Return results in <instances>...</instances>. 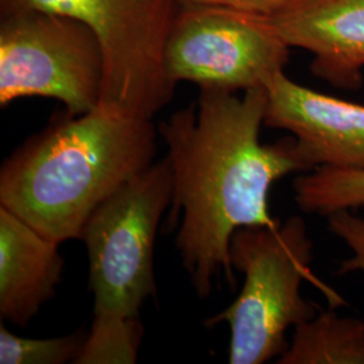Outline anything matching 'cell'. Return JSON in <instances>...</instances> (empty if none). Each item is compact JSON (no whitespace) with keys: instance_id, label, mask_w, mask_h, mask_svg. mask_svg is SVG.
Masks as SVG:
<instances>
[{"instance_id":"1","label":"cell","mask_w":364,"mask_h":364,"mask_svg":"<svg viewBox=\"0 0 364 364\" xmlns=\"http://www.w3.org/2000/svg\"><path fill=\"white\" fill-rule=\"evenodd\" d=\"M266 90L236 92L200 90L197 103L159 124L168 146L174 191L169 231L181 224L177 248L196 293L212 296L224 277L234 287L230 243L243 227H275L269 193L290 173L308 170L296 138L260 142Z\"/></svg>"},{"instance_id":"2","label":"cell","mask_w":364,"mask_h":364,"mask_svg":"<svg viewBox=\"0 0 364 364\" xmlns=\"http://www.w3.org/2000/svg\"><path fill=\"white\" fill-rule=\"evenodd\" d=\"M156 138L153 120L100 105L61 114L3 162L0 207L57 243L81 239L93 210L154 164Z\"/></svg>"},{"instance_id":"3","label":"cell","mask_w":364,"mask_h":364,"mask_svg":"<svg viewBox=\"0 0 364 364\" xmlns=\"http://www.w3.org/2000/svg\"><path fill=\"white\" fill-rule=\"evenodd\" d=\"M312 259V239L299 216L275 227L235 231L230 260L245 275V284L224 312L205 321L209 328L228 323L230 363L262 364L279 358L289 347L287 329L317 314L316 305L301 294Z\"/></svg>"},{"instance_id":"4","label":"cell","mask_w":364,"mask_h":364,"mask_svg":"<svg viewBox=\"0 0 364 364\" xmlns=\"http://www.w3.org/2000/svg\"><path fill=\"white\" fill-rule=\"evenodd\" d=\"M180 6V0H0L1 13L37 9L90 27L105 60L99 105L147 120L173 99L165 48Z\"/></svg>"},{"instance_id":"5","label":"cell","mask_w":364,"mask_h":364,"mask_svg":"<svg viewBox=\"0 0 364 364\" xmlns=\"http://www.w3.org/2000/svg\"><path fill=\"white\" fill-rule=\"evenodd\" d=\"M173 191L165 156L122 185L85 223L80 240L88 251L93 316L139 317L144 301L156 297V231Z\"/></svg>"},{"instance_id":"6","label":"cell","mask_w":364,"mask_h":364,"mask_svg":"<svg viewBox=\"0 0 364 364\" xmlns=\"http://www.w3.org/2000/svg\"><path fill=\"white\" fill-rule=\"evenodd\" d=\"M0 14L1 107L33 96L61 102L70 115L99 105L105 60L90 27L37 9Z\"/></svg>"},{"instance_id":"7","label":"cell","mask_w":364,"mask_h":364,"mask_svg":"<svg viewBox=\"0 0 364 364\" xmlns=\"http://www.w3.org/2000/svg\"><path fill=\"white\" fill-rule=\"evenodd\" d=\"M290 48L266 15L181 3L165 48L170 78L200 90H266L285 72Z\"/></svg>"},{"instance_id":"8","label":"cell","mask_w":364,"mask_h":364,"mask_svg":"<svg viewBox=\"0 0 364 364\" xmlns=\"http://www.w3.org/2000/svg\"><path fill=\"white\" fill-rule=\"evenodd\" d=\"M266 97L264 126L290 132L308 169L364 170V105L309 90L285 72Z\"/></svg>"},{"instance_id":"9","label":"cell","mask_w":364,"mask_h":364,"mask_svg":"<svg viewBox=\"0 0 364 364\" xmlns=\"http://www.w3.org/2000/svg\"><path fill=\"white\" fill-rule=\"evenodd\" d=\"M289 48L313 55L317 77L358 90L364 69V0H293L266 15Z\"/></svg>"},{"instance_id":"10","label":"cell","mask_w":364,"mask_h":364,"mask_svg":"<svg viewBox=\"0 0 364 364\" xmlns=\"http://www.w3.org/2000/svg\"><path fill=\"white\" fill-rule=\"evenodd\" d=\"M60 243L0 207V317L28 326L63 281Z\"/></svg>"},{"instance_id":"11","label":"cell","mask_w":364,"mask_h":364,"mask_svg":"<svg viewBox=\"0 0 364 364\" xmlns=\"http://www.w3.org/2000/svg\"><path fill=\"white\" fill-rule=\"evenodd\" d=\"M278 364H364V321L320 312L294 326Z\"/></svg>"},{"instance_id":"12","label":"cell","mask_w":364,"mask_h":364,"mask_svg":"<svg viewBox=\"0 0 364 364\" xmlns=\"http://www.w3.org/2000/svg\"><path fill=\"white\" fill-rule=\"evenodd\" d=\"M296 203L305 213L329 216L364 207V170L316 168L293 181Z\"/></svg>"},{"instance_id":"13","label":"cell","mask_w":364,"mask_h":364,"mask_svg":"<svg viewBox=\"0 0 364 364\" xmlns=\"http://www.w3.org/2000/svg\"><path fill=\"white\" fill-rule=\"evenodd\" d=\"M144 338L139 317L93 316L76 364H134Z\"/></svg>"},{"instance_id":"14","label":"cell","mask_w":364,"mask_h":364,"mask_svg":"<svg viewBox=\"0 0 364 364\" xmlns=\"http://www.w3.org/2000/svg\"><path fill=\"white\" fill-rule=\"evenodd\" d=\"M87 332H77L64 338H28L16 336L6 326L0 328V363L64 364L75 363Z\"/></svg>"},{"instance_id":"15","label":"cell","mask_w":364,"mask_h":364,"mask_svg":"<svg viewBox=\"0 0 364 364\" xmlns=\"http://www.w3.org/2000/svg\"><path fill=\"white\" fill-rule=\"evenodd\" d=\"M328 230L351 250L352 257L343 260L338 274H364V219L352 210H338L326 216Z\"/></svg>"},{"instance_id":"16","label":"cell","mask_w":364,"mask_h":364,"mask_svg":"<svg viewBox=\"0 0 364 364\" xmlns=\"http://www.w3.org/2000/svg\"><path fill=\"white\" fill-rule=\"evenodd\" d=\"M181 3H196V4H212L228 7L245 13L258 15H272L279 11L293 0H180Z\"/></svg>"}]
</instances>
